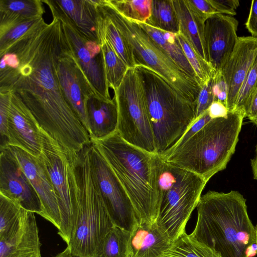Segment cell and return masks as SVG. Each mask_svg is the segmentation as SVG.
<instances>
[{"label": "cell", "mask_w": 257, "mask_h": 257, "mask_svg": "<svg viewBox=\"0 0 257 257\" xmlns=\"http://www.w3.org/2000/svg\"><path fill=\"white\" fill-rule=\"evenodd\" d=\"M53 18L5 52L16 53L20 64L16 70H0V89L15 93L41 127L73 157L91 140L61 89L57 68L64 33L59 19Z\"/></svg>", "instance_id": "cell-1"}, {"label": "cell", "mask_w": 257, "mask_h": 257, "mask_svg": "<svg viewBox=\"0 0 257 257\" xmlns=\"http://www.w3.org/2000/svg\"><path fill=\"white\" fill-rule=\"evenodd\" d=\"M196 207L192 237L220 257H247L249 248L256 243V229L248 215L246 200L239 192L208 191Z\"/></svg>", "instance_id": "cell-2"}, {"label": "cell", "mask_w": 257, "mask_h": 257, "mask_svg": "<svg viewBox=\"0 0 257 257\" xmlns=\"http://www.w3.org/2000/svg\"><path fill=\"white\" fill-rule=\"evenodd\" d=\"M91 142L127 193L138 222H155L160 201V156L128 143L117 132L104 139Z\"/></svg>", "instance_id": "cell-3"}, {"label": "cell", "mask_w": 257, "mask_h": 257, "mask_svg": "<svg viewBox=\"0 0 257 257\" xmlns=\"http://www.w3.org/2000/svg\"><path fill=\"white\" fill-rule=\"evenodd\" d=\"M90 143L70 159L69 177L77 205L75 227L67 246L73 257H96L114 225L91 173Z\"/></svg>", "instance_id": "cell-4"}, {"label": "cell", "mask_w": 257, "mask_h": 257, "mask_svg": "<svg viewBox=\"0 0 257 257\" xmlns=\"http://www.w3.org/2000/svg\"><path fill=\"white\" fill-rule=\"evenodd\" d=\"M244 117L243 112L235 110L226 117L212 119L182 145L160 157L208 181L226 168L234 153Z\"/></svg>", "instance_id": "cell-5"}, {"label": "cell", "mask_w": 257, "mask_h": 257, "mask_svg": "<svg viewBox=\"0 0 257 257\" xmlns=\"http://www.w3.org/2000/svg\"><path fill=\"white\" fill-rule=\"evenodd\" d=\"M151 123L156 153L171 150L195 120L196 102L179 93L152 69L137 65Z\"/></svg>", "instance_id": "cell-6"}, {"label": "cell", "mask_w": 257, "mask_h": 257, "mask_svg": "<svg viewBox=\"0 0 257 257\" xmlns=\"http://www.w3.org/2000/svg\"><path fill=\"white\" fill-rule=\"evenodd\" d=\"M207 182L160 157L158 173L160 201L156 222L172 241L185 232L186 224Z\"/></svg>", "instance_id": "cell-7"}, {"label": "cell", "mask_w": 257, "mask_h": 257, "mask_svg": "<svg viewBox=\"0 0 257 257\" xmlns=\"http://www.w3.org/2000/svg\"><path fill=\"white\" fill-rule=\"evenodd\" d=\"M102 5L130 45L136 66L144 65L152 69L184 97L196 102L201 89L199 83L176 64L136 22L121 16L107 1L102 0Z\"/></svg>", "instance_id": "cell-8"}, {"label": "cell", "mask_w": 257, "mask_h": 257, "mask_svg": "<svg viewBox=\"0 0 257 257\" xmlns=\"http://www.w3.org/2000/svg\"><path fill=\"white\" fill-rule=\"evenodd\" d=\"M118 111L117 132L128 143L156 154L141 83L135 68H128L114 92Z\"/></svg>", "instance_id": "cell-9"}, {"label": "cell", "mask_w": 257, "mask_h": 257, "mask_svg": "<svg viewBox=\"0 0 257 257\" xmlns=\"http://www.w3.org/2000/svg\"><path fill=\"white\" fill-rule=\"evenodd\" d=\"M71 158L58 143L44 131L39 159L50 178L57 197L61 217L58 233L67 244L74 230L77 216L76 199L69 177Z\"/></svg>", "instance_id": "cell-10"}, {"label": "cell", "mask_w": 257, "mask_h": 257, "mask_svg": "<svg viewBox=\"0 0 257 257\" xmlns=\"http://www.w3.org/2000/svg\"><path fill=\"white\" fill-rule=\"evenodd\" d=\"M62 24L67 42L75 58L96 95L105 99L110 97L104 70V60L98 42L88 39L74 26L52 0H43Z\"/></svg>", "instance_id": "cell-11"}, {"label": "cell", "mask_w": 257, "mask_h": 257, "mask_svg": "<svg viewBox=\"0 0 257 257\" xmlns=\"http://www.w3.org/2000/svg\"><path fill=\"white\" fill-rule=\"evenodd\" d=\"M90 163L93 179L114 224L131 232L138 222L131 201L106 161L91 142Z\"/></svg>", "instance_id": "cell-12"}, {"label": "cell", "mask_w": 257, "mask_h": 257, "mask_svg": "<svg viewBox=\"0 0 257 257\" xmlns=\"http://www.w3.org/2000/svg\"><path fill=\"white\" fill-rule=\"evenodd\" d=\"M57 72L65 99L87 131L85 105L88 99L96 94L78 65L65 33Z\"/></svg>", "instance_id": "cell-13"}, {"label": "cell", "mask_w": 257, "mask_h": 257, "mask_svg": "<svg viewBox=\"0 0 257 257\" xmlns=\"http://www.w3.org/2000/svg\"><path fill=\"white\" fill-rule=\"evenodd\" d=\"M5 148L14 157L36 191L43 207V217L59 230L61 217L58 201L53 185L43 164L39 158L20 147L9 145Z\"/></svg>", "instance_id": "cell-14"}, {"label": "cell", "mask_w": 257, "mask_h": 257, "mask_svg": "<svg viewBox=\"0 0 257 257\" xmlns=\"http://www.w3.org/2000/svg\"><path fill=\"white\" fill-rule=\"evenodd\" d=\"M11 92L8 146L20 147L39 158L42 152L44 130L20 98L15 93Z\"/></svg>", "instance_id": "cell-15"}, {"label": "cell", "mask_w": 257, "mask_h": 257, "mask_svg": "<svg viewBox=\"0 0 257 257\" xmlns=\"http://www.w3.org/2000/svg\"><path fill=\"white\" fill-rule=\"evenodd\" d=\"M0 194L25 210L43 216L39 197L14 157L7 149L1 150Z\"/></svg>", "instance_id": "cell-16"}, {"label": "cell", "mask_w": 257, "mask_h": 257, "mask_svg": "<svg viewBox=\"0 0 257 257\" xmlns=\"http://www.w3.org/2000/svg\"><path fill=\"white\" fill-rule=\"evenodd\" d=\"M238 25L235 18L221 14L213 15L205 23L208 62L216 71L222 68L235 48Z\"/></svg>", "instance_id": "cell-17"}, {"label": "cell", "mask_w": 257, "mask_h": 257, "mask_svg": "<svg viewBox=\"0 0 257 257\" xmlns=\"http://www.w3.org/2000/svg\"><path fill=\"white\" fill-rule=\"evenodd\" d=\"M257 55V37H238L235 48L220 70L228 87L226 107L234 110L239 89Z\"/></svg>", "instance_id": "cell-18"}, {"label": "cell", "mask_w": 257, "mask_h": 257, "mask_svg": "<svg viewBox=\"0 0 257 257\" xmlns=\"http://www.w3.org/2000/svg\"><path fill=\"white\" fill-rule=\"evenodd\" d=\"M172 241L156 222H138L131 232L126 257H163Z\"/></svg>", "instance_id": "cell-19"}, {"label": "cell", "mask_w": 257, "mask_h": 257, "mask_svg": "<svg viewBox=\"0 0 257 257\" xmlns=\"http://www.w3.org/2000/svg\"><path fill=\"white\" fill-rule=\"evenodd\" d=\"M85 111L90 140H101L117 132L118 111L113 97L108 100L94 94L87 100Z\"/></svg>", "instance_id": "cell-20"}, {"label": "cell", "mask_w": 257, "mask_h": 257, "mask_svg": "<svg viewBox=\"0 0 257 257\" xmlns=\"http://www.w3.org/2000/svg\"><path fill=\"white\" fill-rule=\"evenodd\" d=\"M34 213L26 210L23 223L10 238L0 239V257H42Z\"/></svg>", "instance_id": "cell-21"}, {"label": "cell", "mask_w": 257, "mask_h": 257, "mask_svg": "<svg viewBox=\"0 0 257 257\" xmlns=\"http://www.w3.org/2000/svg\"><path fill=\"white\" fill-rule=\"evenodd\" d=\"M53 1L80 33L98 43V11L95 1Z\"/></svg>", "instance_id": "cell-22"}, {"label": "cell", "mask_w": 257, "mask_h": 257, "mask_svg": "<svg viewBox=\"0 0 257 257\" xmlns=\"http://www.w3.org/2000/svg\"><path fill=\"white\" fill-rule=\"evenodd\" d=\"M95 1L98 11V43L101 39H106L128 68H135L130 45L105 11L102 0Z\"/></svg>", "instance_id": "cell-23"}, {"label": "cell", "mask_w": 257, "mask_h": 257, "mask_svg": "<svg viewBox=\"0 0 257 257\" xmlns=\"http://www.w3.org/2000/svg\"><path fill=\"white\" fill-rule=\"evenodd\" d=\"M173 4L179 20V32L188 40L197 53L208 62L204 37L205 23L193 17L185 0H173Z\"/></svg>", "instance_id": "cell-24"}, {"label": "cell", "mask_w": 257, "mask_h": 257, "mask_svg": "<svg viewBox=\"0 0 257 257\" xmlns=\"http://www.w3.org/2000/svg\"><path fill=\"white\" fill-rule=\"evenodd\" d=\"M45 13L40 0H0V27L39 19Z\"/></svg>", "instance_id": "cell-25"}, {"label": "cell", "mask_w": 257, "mask_h": 257, "mask_svg": "<svg viewBox=\"0 0 257 257\" xmlns=\"http://www.w3.org/2000/svg\"><path fill=\"white\" fill-rule=\"evenodd\" d=\"M135 22L144 29L186 73L198 82L196 74L177 38L176 34L156 28L146 23Z\"/></svg>", "instance_id": "cell-26"}, {"label": "cell", "mask_w": 257, "mask_h": 257, "mask_svg": "<svg viewBox=\"0 0 257 257\" xmlns=\"http://www.w3.org/2000/svg\"><path fill=\"white\" fill-rule=\"evenodd\" d=\"M25 211L18 204L0 194V239L15 234L21 227Z\"/></svg>", "instance_id": "cell-27"}, {"label": "cell", "mask_w": 257, "mask_h": 257, "mask_svg": "<svg viewBox=\"0 0 257 257\" xmlns=\"http://www.w3.org/2000/svg\"><path fill=\"white\" fill-rule=\"evenodd\" d=\"M163 257H220V255L186 232L179 236Z\"/></svg>", "instance_id": "cell-28"}, {"label": "cell", "mask_w": 257, "mask_h": 257, "mask_svg": "<svg viewBox=\"0 0 257 257\" xmlns=\"http://www.w3.org/2000/svg\"><path fill=\"white\" fill-rule=\"evenodd\" d=\"M146 23L165 31L178 33L179 23L173 0H152L151 16Z\"/></svg>", "instance_id": "cell-29"}, {"label": "cell", "mask_w": 257, "mask_h": 257, "mask_svg": "<svg viewBox=\"0 0 257 257\" xmlns=\"http://www.w3.org/2000/svg\"><path fill=\"white\" fill-rule=\"evenodd\" d=\"M104 60V70L109 88L115 91L120 85L128 68L105 39L99 40Z\"/></svg>", "instance_id": "cell-30"}, {"label": "cell", "mask_w": 257, "mask_h": 257, "mask_svg": "<svg viewBox=\"0 0 257 257\" xmlns=\"http://www.w3.org/2000/svg\"><path fill=\"white\" fill-rule=\"evenodd\" d=\"M176 37L202 88L213 78L216 71L208 62L197 53L182 33L179 31L176 34Z\"/></svg>", "instance_id": "cell-31"}, {"label": "cell", "mask_w": 257, "mask_h": 257, "mask_svg": "<svg viewBox=\"0 0 257 257\" xmlns=\"http://www.w3.org/2000/svg\"><path fill=\"white\" fill-rule=\"evenodd\" d=\"M130 235V231L114 225L96 257H126Z\"/></svg>", "instance_id": "cell-32"}, {"label": "cell", "mask_w": 257, "mask_h": 257, "mask_svg": "<svg viewBox=\"0 0 257 257\" xmlns=\"http://www.w3.org/2000/svg\"><path fill=\"white\" fill-rule=\"evenodd\" d=\"M43 17L0 27V56L14 43L45 23Z\"/></svg>", "instance_id": "cell-33"}, {"label": "cell", "mask_w": 257, "mask_h": 257, "mask_svg": "<svg viewBox=\"0 0 257 257\" xmlns=\"http://www.w3.org/2000/svg\"><path fill=\"white\" fill-rule=\"evenodd\" d=\"M121 16L134 22L146 23L151 16L152 0H108Z\"/></svg>", "instance_id": "cell-34"}, {"label": "cell", "mask_w": 257, "mask_h": 257, "mask_svg": "<svg viewBox=\"0 0 257 257\" xmlns=\"http://www.w3.org/2000/svg\"><path fill=\"white\" fill-rule=\"evenodd\" d=\"M256 91L257 55L239 89L234 111H241L245 116Z\"/></svg>", "instance_id": "cell-35"}, {"label": "cell", "mask_w": 257, "mask_h": 257, "mask_svg": "<svg viewBox=\"0 0 257 257\" xmlns=\"http://www.w3.org/2000/svg\"><path fill=\"white\" fill-rule=\"evenodd\" d=\"M11 91L0 89V135L1 150L8 146V125Z\"/></svg>", "instance_id": "cell-36"}, {"label": "cell", "mask_w": 257, "mask_h": 257, "mask_svg": "<svg viewBox=\"0 0 257 257\" xmlns=\"http://www.w3.org/2000/svg\"><path fill=\"white\" fill-rule=\"evenodd\" d=\"M193 17L205 23L213 15L218 14L209 0H185Z\"/></svg>", "instance_id": "cell-37"}, {"label": "cell", "mask_w": 257, "mask_h": 257, "mask_svg": "<svg viewBox=\"0 0 257 257\" xmlns=\"http://www.w3.org/2000/svg\"><path fill=\"white\" fill-rule=\"evenodd\" d=\"M212 79L202 87L199 92L196 100L195 120L207 111L214 101L212 89Z\"/></svg>", "instance_id": "cell-38"}, {"label": "cell", "mask_w": 257, "mask_h": 257, "mask_svg": "<svg viewBox=\"0 0 257 257\" xmlns=\"http://www.w3.org/2000/svg\"><path fill=\"white\" fill-rule=\"evenodd\" d=\"M212 89L214 101H218L226 106L228 87L220 70L216 72L212 79Z\"/></svg>", "instance_id": "cell-39"}, {"label": "cell", "mask_w": 257, "mask_h": 257, "mask_svg": "<svg viewBox=\"0 0 257 257\" xmlns=\"http://www.w3.org/2000/svg\"><path fill=\"white\" fill-rule=\"evenodd\" d=\"M211 119H212L208 114V111H206L203 114H202L199 117H198L194 121V122L189 127L185 134L178 141L177 144L174 146V147L167 152L172 151L182 145L190 138H191L199 130H200Z\"/></svg>", "instance_id": "cell-40"}, {"label": "cell", "mask_w": 257, "mask_h": 257, "mask_svg": "<svg viewBox=\"0 0 257 257\" xmlns=\"http://www.w3.org/2000/svg\"><path fill=\"white\" fill-rule=\"evenodd\" d=\"M218 14L234 16L239 6L238 0H209Z\"/></svg>", "instance_id": "cell-41"}, {"label": "cell", "mask_w": 257, "mask_h": 257, "mask_svg": "<svg viewBox=\"0 0 257 257\" xmlns=\"http://www.w3.org/2000/svg\"><path fill=\"white\" fill-rule=\"evenodd\" d=\"M245 27L253 37H257V0L251 1Z\"/></svg>", "instance_id": "cell-42"}, {"label": "cell", "mask_w": 257, "mask_h": 257, "mask_svg": "<svg viewBox=\"0 0 257 257\" xmlns=\"http://www.w3.org/2000/svg\"><path fill=\"white\" fill-rule=\"evenodd\" d=\"M211 119L226 117L228 111L225 105L218 101H214L207 109Z\"/></svg>", "instance_id": "cell-43"}, {"label": "cell", "mask_w": 257, "mask_h": 257, "mask_svg": "<svg viewBox=\"0 0 257 257\" xmlns=\"http://www.w3.org/2000/svg\"><path fill=\"white\" fill-rule=\"evenodd\" d=\"M245 117H247L251 122L257 125V91L250 102Z\"/></svg>", "instance_id": "cell-44"}, {"label": "cell", "mask_w": 257, "mask_h": 257, "mask_svg": "<svg viewBox=\"0 0 257 257\" xmlns=\"http://www.w3.org/2000/svg\"><path fill=\"white\" fill-rule=\"evenodd\" d=\"M251 167L253 179L257 180V146L255 149V156L251 160Z\"/></svg>", "instance_id": "cell-45"}, {"label": "cell", "mask_w": 257, "mask_h": 257, "mask_svg": "<svg viewBox=\"0 0 257 257\" xmlns=\"http://www.w3.org/2000/svg\"><path fill=\"white\" fill-rule=\"evenodd\" d=\"M54 257H73L70 254L69 248L67 247L63 251L60 252Z\"/></svg>", "instance_id": "cell-46"}, {"label": "cell", "mask_w": 257, "mask_h": 257, "mask_svg": "<svg viewBox=\"0 0 257 257\" xmlns=\"http://www.w3.org/2000/svg\"><path fill=\"white\" fill-rule=\"evenodd\" d=\"M256 233V244H257V225L255 226Z\"/></svg>", "instance_id": "cell-47"}]
</instances>
